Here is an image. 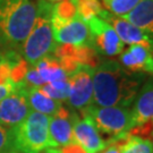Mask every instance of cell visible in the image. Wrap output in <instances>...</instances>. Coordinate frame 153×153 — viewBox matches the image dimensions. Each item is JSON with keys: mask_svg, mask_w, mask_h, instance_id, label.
Instances as JSON below:
<instances>
[{"mask_svg": "<svg viewBox=\"0 0 153 153\" xmlns=\"http://www.w3.org/2000/svg\"><path fill=\"white\" fill-rule=\"evenodd\" d=\"M146 76L126 71L116 60H102L93 71V104L131 108Z\"/></svg>", "mask_w": 153, "mask_h": 153, "instance_id": "cell-1", "label": "cell"}, {"mask_svg": "<svg viewBox=\"0 0 153 153\" xmlns=\"http://www.w3.org/2000/svg\"><path fill=\"white\" fill-rule=\"evenodd\" d=\"M36 17L38 6L33 0H0V31L11 48L22 45Z\"/></svg>", "mask_w": 153, "mask_h": 153, "instance_id": "cell-2", "label": "cell"}, {"mask_svg": "<svg viewBox=\"0 0 153 153\" xmlns=\"http://www.w3.org/2000/svg\"><path fill=\"white\" fill-rule=\"evenodd\" d=\"M38 17L32 31L21 45L22 57L30 66H35L42 58L53 55L57 42L53 38L51 14L53 4L45 0H39Z\"/></svg>", "mask_w": 153, "mask_h": 153, "instance_id": "cell-3", "label": "cell"}, {"mask_svg": "<svg viewBox=\"0 0 153 153\" xmlns=\"http://www.w3.org/2000/svg\"><path fill=\"white\" fill-rule=\"evenodd\" d=\"M50 117L31 111L24 120L11 128L13 151L18 153H41L50 148Z\"/></svg>", "mask_w": 153, "mask_h": 153, "instance_id": "cell-4", "label": "cell"}, {"mask_svg": "<svg viewBox=\"0 0 153 153\" xmlns=\"http://www.w3.org/2000/svg\"><path fill=\"white\" fill-rule=\"evenodd\" d=\"M82 116L91 118L100 134L107 137V144H112L128 136L131 128V108L124 107H99L95 104L84 109Z\"/></svg>", "mask_w": 153, "mask_h": 153, "instance_id": "cell-5", "label": "cell"}, {"mask_svg": "<svg viewBox=\"0 0 153 153\" xmlns=\"http://www.w3.org/2000/svg\"><path fill=\"white\" fill-rule=\"evenodd\" d=\"M85 23L92 35L93 48L100 55L115 57L119 56L124 51L125 44L109 23L100 17H92Z\"/></svg>", "mask_w": 153, "mask_h": 153, "instance_id": "cell-6", "label": "cell"}, {"mask_svg": "<svg viewBox=\"0 0 153 153\" xmlns=\"http://www.w3.org/2000/svg\"><path fill=\"white\" fill-rule=\"evenodd\" d=\"M93 71L90 66H81L68 75L71 93L67 103L73 109L83 111L93 104Z\"/></svg>", "mask_w": 153, "mask_h": 153, "instance_id": "cell-7", "label": "cell"}, {"mask_svg": "<svg viewBox=\"0 0 153 153\" xmlns=\"http://www.w3.org/2000/svg\"><path fill=\"white\" fill-rule=\"evenodd\" d=\"M26 97V85L21 84L6 98L0 100V125L14 128L31 112Z\"/></svg>", "mask_w": 153, "mask_h": 153, "instance_id": "cell-8", "label": "cell"}, {"mask_svg": "<svg viewBox=\"0 0 153 153\" xmlns=\"http://www.w3.org/2000/svg\"><path fill=\"white\" fill-rule=\"evenodd\" d=\"M79 117L62 104L56 115L50 117L49 138L50 148H62L74 142L73 128Z\"/></svg>", "mask_w": 153, "mask_h": 153, "instance_id": "cell-9", "label": "cell"}, {"mask_svg": "<svg viewBox=\"0 0 153 153\" xmlns=\"http://www.w3.org/2000/svg\"><path fill=\"white\" fill-rule=\"evenodd\" d=\"M99 17L102 18L107 23H109L116 31V33L118 34L121 41L124 42V44L142 45L153 53V39L145 32H143L142 30L134 26L133 24L127 22L123 17L116 16L114 14H111L105 8L99 15Z\"/></svg>", "mask_w": 153, "mask_h": 153, "instance_id": "cell-10", "label": "cell"}, {"mask_svg": "<svg viewBox=\"0 0 153 153\" xmlns=\"http://www.w3.org/2000/svg\"><path fill=\"white\" fill-rule=\"evenodd\" d=\"M55 41L59 44L71 45H90L93 47L92 35L86 23L77 17L71 22L52 25Z\"/></svg>", "mask_w": 153, "mask_h": 153, "instance_id": "cell-11", "label": "cell"}, {"mask_svg": "<svg viewBox=\"0 0 153 153\" xmlns=\"http://www.w3.org/2000/svg\"><path fill=\"white\" fill-rule=\"evenodd\" d=\"M73 137L74 142L77 143L86 153H100L108 145L88 116L78 118L74 124Z\"/></svg>", "mask_w": 153, "mask_h": 153, "instance_id": "cell-12", "label": "cell"}, {"mask_svg": "<svg viewBox=\"0 0 153 153\" xmlns=\"http://www.w3.org/2000/svg\"><path fill=\"white\" fill-rule=\"evenodd\" d=\"M119 64L126 71L153 77V53L142 45L133 44L119 55Z\"/></svg>", "mask_w": 153, "mask_h": 153, "instance_id": "cell-13", "label": "cell"}, {"mask_svg": "<svg viewBox=\"0 0 153 153\" xmlns=\"http://www.w3.org/2000/svg\"><path fill=\"white\" fill-rule=\"evenodd\" d=\"M131 128L153 120V77L148 76L131 108Z\"/></svg>", "mask_w": 153, "mask_h": 153, "instance_id": "cell-14", "label": "cell"}, {"mask_svg": "<svg viewBox=\"0 0 153 153\" xmlns=\"http://www.w3.org/2000/svg\"><path fill=\"white\" fill-rule=\"evenodd\" d=\"M123 17L153 39V0H141Z\"/></svg>", "mask_w": 153, "mask_h": 153, "instance_id": "cell-15", "label": "cell"}, {"mask_svg": "<svg viewBox=\"0 0 153 153\" xmlns=\"http://www.w3.org/2000/svg\"><path fill=\"white\" fill-rule=\"evenodd\" d=\"M26 97H27L31 110L49 116V117L56 115L62 107V102L49 98L39 88L26 86Z\"/></svg>", "mask_w": 153, "mask_h": 153, "instance_id": "cell-16", "label": "cell"}, {"mask_svg": "<svg viewBox=\"0 0 153 153\" xmlns=\"http://www.w3.org/2000/svg\"><path fill=\"white\" fill-rule=\"evenodd\" d=\"M33 67L38 71L39 75L41 76L45 84L68 78V75L62 69L59 60L53 55L47 56V57L42 58Z\"/></svg>", "mask_w": 153, "mask_h": 153, "instance_id": "cell-17", "label": "cell"}, {"mask_svg": "<svg viewBox=\"0 0 153 153\" xmlns=\"http://www.w3.org/2000/svg\"><path fill=\"white\" fill-rule=\"evenodd\" d=\"M78 16L77 0H61L52 6L51 25L71 22Z\"/></svg>", "mask_w": 153, "mask_h": 153, "instance_id": "cell-18", "label": "cell"}, {"mask_svg": "<svg viewBox=\"0 0 153 153\" xmlns=\"http://www.w3.org/2000/svg\"><path fill=\"white\" fill-rule=\"evenodd\" d=\"M118 145L120 153H153V144L150 138L129 135L124 140L112 143Z\"/></svg>", "mask_w": 153, "mask_h": 153, "instance_id": "cell-19", "label": "cell"}, {"mask_svg": "<svg viewBox=\"0 0 153 153\" xmlns=\"http://www.w3.org/2000/svg\"><path fill=\"white\" fill-rule=\"evenodd\" d=\"M22 55L15 49H7L0 52V86H11L14 88L10 79L11 69L14 62ZM15 90V88H14Z\"/></svg>", "mask_w": 153, "mask_h": 153, "instance_id": "cell-20", "label": "cell"}, {"mask_svg": "<svg viewBox=\"0 0 153 153\" xmlns=\"http://www.w3.org/2000/svg\"><path fill=\"white\" fill-rule=\"evenodd\" d=\"M40 90L48 95L49 98L57 100L59 102H65L68 100L69 93H71V85L68 82V78L60 79L56 82L47 83L42 86H40Z\"/></svg>", "mask_w": 153, "mask_h": 153, "instance_id": "cell-21", "label": "cell"}, {"mask_svg": "<svg viewBox=\"0 0 153 153\" xmlns=\"http://www.w3.org/2000/svg\"><path fill=\"white\" fill-rule=\"evenodd\" d=\"M77 8L78 16L84 22L88 21L92 17H99V15L104 9L100 0H77Z\"/></svg>", "mask_w": 153, "mask_h": 153, "instance_id": "cell-22", "label": "cell"}, {"mask_svg": "<svg viewBox=\"0 0 153 153\" xmlns=\"http://www.w3.org/2000/svg\"><path fill=\"white\" fill-rule=\"evenodd\" d=\"M141 0H105L102 5L108 11L116 16H124L140 2Z\"/></svg>", "mask_w": 153, "mask_h": 153, "instance_id": "cell-23", "label": "cell"}, {"mask_svg": "<svg viewBox=\"0 0 153 153\" xmlns=\"http://www.w3.org/2000/svg\"><path fill=\"white\" fill-rule=\"evenodd\" d=\"M13 151V131L0 125V153Z\"/></svg>", "mask_w": 153, "mask_h": 153, "instance_id": "cell-24", "label": "cell"}, {"mask_svg": "<svg viewBox=\"0 0 153 153\" xmlns=\"http://www.w3.org/2000/svg\"><path fill=\"white\" fill-rule=\"evenodd\" d=\"M59 153H86L77 143L73 142L68 145H65L62 148H59Z\"/></svg>", "mask_w": 153, "mask_h": 153, "instance_id": "cell-25", "label": "cell"}, {"mask_svg": "<svg viewBox=\"0 0 153 153\" xmlns=\"http://www.w3.org/2000/svg\"><path fill=\"white\" fill-rule=\"evenodd\" d=\"M7 49H14V48H11L10 45H9V43L6 40L5 35L0 31V52H2V51H5Z\"/></svg>", "mask_w": 153, "mask_h": 153, "instance_id": "cell-26", "label": "cell"}, {"mask_svg": "<svg viewBox=\"0 0 153 153\" xmlns=\"http://www.w3.org/2000/svg\"><path fill=\"white\" fill-rule=\"evenodd\" d=\"M100 153H120V151H119L118 145H116V144H109V145H107V148L104 149L103 151H101Z\"/></svg>", "mask_w": 153, "mask_h": 153, "instance_id": "cell-27", "label": "cell"}, {"mask_svg": "<svg viewBox=\"0 0 153 153\" xmlns=\"http://www.w3.org/2000/svg\"><path fill=\"white\" fill-rule=\"evenodd\" d=\"M13 90L14 88H11V86H0V100L6 98Z\"/></svg>", "mask_w": 153, "mask_h": 153, "instance_id": "cell-28", "label": "cell"}, {"mask_svg": "<svg viewBox=\"0 0 153 153\" xmlns=\"http://www.w3.org/2000/svg\"><path fill=\"white\" fill-rule=\"evenodd\" d=\"M41 153H59V148H48Z\"/></svg>", "mask_w": 153, "mask_h": 153, "instance_id": "cell-29", "label": "cell"}, {"mask_svg": "<svg viewBox=\"0 0 153 153\" xmlns=\"http://www.w3.org/2000/svg\"><path fill=\"white\" fill-rule=\"evenodd\" d=\"M45 1L51 2V4H56V2H59V1H61V0H45Z\"/></svg>", "mask_w": 153, "mask_h": 153, "instance_id": "cell-30", "label": "cell"}, {"mask_svg": "<svg viewBox=\"0 0 153 153\" xmlns=\"http://www.w3.org/2000/svg\"><path fill=\"white\" fill-rule=\"evenodd\" d=\"M151 141H152V144H153V133H152V136H151Z\"/></svg>", "mask_w": 153, "mask_h": 153, "instance_id": "cell-31", "label": "cell"}, {"mask_svg": "<svg viewBox=\"0 0 153 153\" xmlns=\"http://www.w3.org/2000/svg\"><path fill=\"white\" fill-rule=\"evenodd\" d=\"M6 153H18V152H15V151H11V152H6Z\"/></svg>", "mask_w": 153, "mask_h": 153, "instance_id": "cell-32", "label": "cell"}, {"mask_svg": "<svg viewBox=\"0 0 153 153\" xmlns=\"http://www.w3.org/2000/svg\"><path fill=\"white\" fill-rule=\"evenodd\" d=\"M100 1H101V2H102V1H105V0H100Z\"/></svg>", "mask_w": 153, "mask_h": 153, "instance_id": "cell-33", "label": "cell"}]
</instances>
